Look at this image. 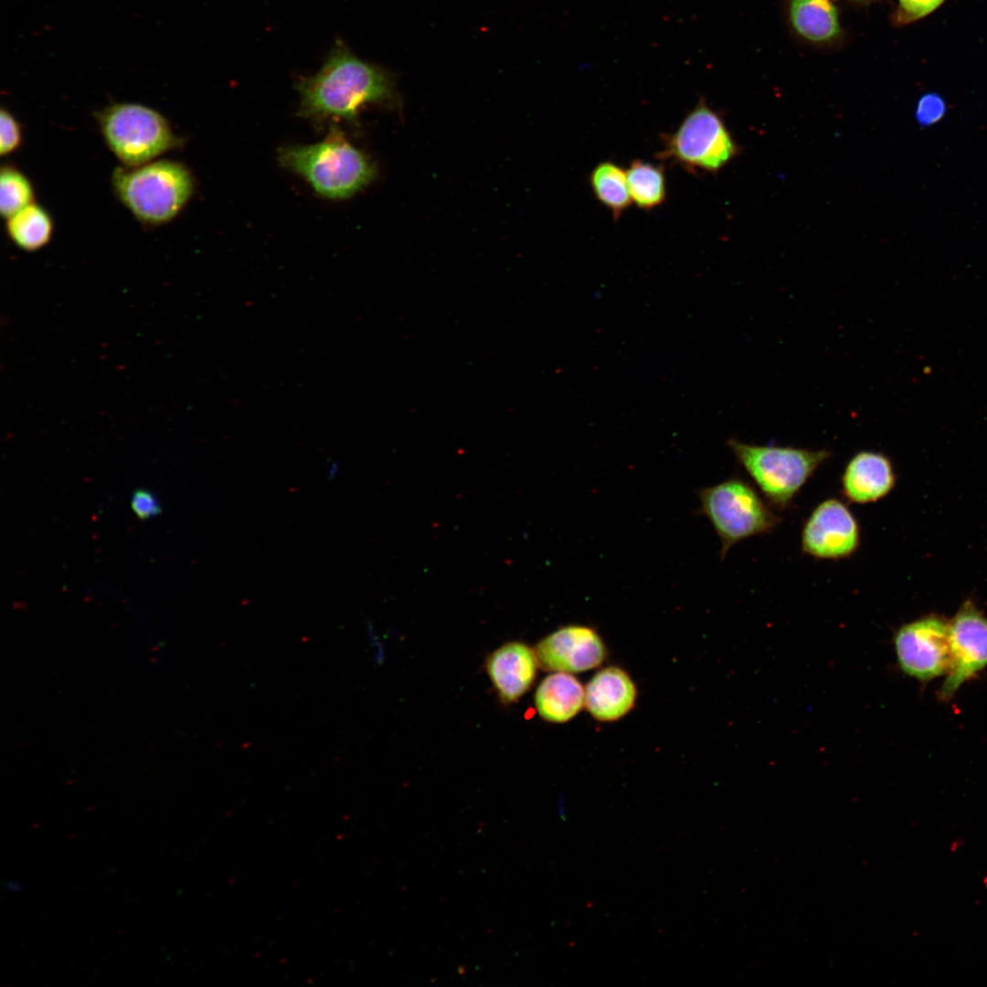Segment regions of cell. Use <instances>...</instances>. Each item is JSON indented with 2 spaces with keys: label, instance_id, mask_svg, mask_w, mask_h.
<instances>
[{
  "label": "cell",
  "instance_id": "e0dca14e",
  "mask_svg": "<svg viewBox=\"0 0 987 987\" xmlns=\"http://www.w3.org/2000/svg\"><path fill=\"white\" fill-rule=\"evenodd\" d=\"M594 196L619 219L631 205L626 170L610 161L599 163L589 175Z\"/></svg>",
  "mask_w": 987,
  "mask_h": 987
},
{
  "label": "cell",
  "instance_id": "52a82bcc",
  "mask_svg": "<svg viewBox=\"0 0 987 987\" xmlns=\"http://www.w3.org/2000/svg\"><path fill=\"white\" fill-rule=\"evenodd\" d=\"M663 142V149L657 157L689 171L717 173L738 153L723 120L703 99Z\"/></svg>",
  "mask_w": 987,
  "mask_h": 987
},
{
  "label": "cell",
  "instance_id": "cb8c5ba5",
  "mask_svg": "<svg viewBox=\"0 0 987 987\" xmlns=\"http://www.w3.org/2000/svg\"><path fill=\"white\" fill-rule=\"evenodd\" d=\"M132 509L142 520L154 517L161 513L160 504L153 493L142 488L133 493Z\"/></svg>",
  "mask_w": 987,
  "mask_h": 987
},
{
  "label": "cell",
  "instance_id": "5b68a950",
  "mask_svg": "<svg viewBox=\"0 0 987 987\" xmlns=\"http://www.w3.org/2000/svg\"><path fill=\"white\" fill-rule=\"evenodd\" d=\"M697 512L706 517L721 541L720 557L748 537L769 534L780 523L756 489L734 476L719 483L699 489Z\"/></svg>",
  "mask_w": 987,
  "mask_h": 987
},
{
  "label": "cell",
  "instance_id": "ba28073f",
  "mask_svg": "<svg viewBox=\"0 0 987 987\" xmlns=\"http://www.w3.org/2000/svg\"><path fill=\"white\" fill-rule=\"evenodd\" d=\"M894 646L899 668L907 675L927 682L948 674L952 665L950 621L930 614L902 625Z\"/></svg>",
  "mask_w": 987,
  "mask_h": 987
},
{
  "label": "cell",
  "instance_id": "277c9868",
  "mask_svg": "<svg viewBox=\"0 0 987 987\" xmlns=\"http://www.w3.org/2000/svg\"><path fill=\"white\" fill-rule=\"evenodd\" d=\"M738 462L769 503L788 507L817 469L832 456L827 449L811 450L727 441Z\"/></svg>",
  "mask_w": 987,
  "mask_h": 987
},
{
  "label": "cell",
  "instance_id": "ac0fdd59",
  "mask_svg": "<svg viewBox=\"0 0 987 987\" xmlns=\"http://www.w3.org/2000/svg\"><path fill=\"white\" fill-rule=\"evenodd\" d=\"M53 220L41 206L33 203L6 219V231L20 249L34 251L51 239Z\"/></svg>",
  "mask_w": 987,
  "mask_h": 987
},
{
  "label": "cell",
  "instance_id": "7402d4cb",
  "mask_svg": "<svg viewBox=\"0 0 987 987\" xmlns=\"http://www.w3.org/2000/svg\"><path fill=\"white\" fill-rule=\"evenodd\" d=\"M22 143L20 123L6 109L0 111V154L7 155L17 150Z\"/></svg>",
  "mask_w": 987,
  "mask_h": 987
},
{
  "label": "cell",
  "instance_id": "ffe728a7",
  "mask_svg": "<svg viewBox=\"0 0 987 987\" xmlns=\"http://www.w3.org/2000/svg\"><path fill=\"white\" fill-rule=\"evenodd\" d=\"M33 186L19 169L5 164L0 171V212L7 219L35 203Z\"/></svg>",
  "mask_w": 987,
  "mask_h": 987
},
{
  "label": "cell",
  "instance_id": "3957f363",
  "mask_svg": "<svg viewBox=\"0 0 987 987\" xmlns=\"http://www.w3.org/2000/svg\"><path fill=\"white\" fill-rule=\"evenodd\" d=\"M111 183L120 201L142 223L158 226L175 218L194 191L190 171L171 160L117 168Z\"/></svg>",
  "mask_w": 987,
  "mask_h": 987
},
{
  "label": "cell",
  "instance_id": "8992f818",
  "mask_svg": "<svg viewBox=\"0 0 987 987\" xmlns=\"http://www.w3.org/2000/svg\"><path fill=\"white\" fill-rule=\"evenodd\" d=\"M98 121L107 146L126 167L149 163L179 143L166 118L142 104H111Z\"/></svg>",
  "mask_w": 987,
  "mask_h": 987
},
{
  "label": "cell",
  "instance_id": "484cf974",
  "mask_svg": "<svg viewBox=\"0 0 987 987\" xmlns=\"http://www.w3.org/2000/svg\"><path fill=\"white\" fill-rule=\"evenodd\" d=\"M853 1L859 2V3H869L870 1H873V0H853Z\"/></svg>",
  "mask_w": 987,
  "mask_h": 987
},
{
  "label": "cell",
  "instance_id": "8fae6325",
  "mask_svg": "<svg viewBox=\"0 0 987 987\" xmlns=\"http://www.w3.org/2000/svg\"><path fill=\"white\" fill-rule=\"evenodd\" d=\"M546 671L580 673L601 664L605 645L598 632L583 625L562 627L542 639L535 649Z\"/></svg>",
  "mask_w": 987,
  "mask_h": 987
},
{
  "label": "cell",
  "instance_id": "6da1fadb",
  "mask_svg": "<svg viewBox=\"0 0 987 987\" xmlns=\"http://www.w3.org/2000/svg\"><path fill=\"white\" fill-rule=\"evenodd\" d=\"M296 89L301 97L299 115L316 124L328 119L356 124L365 106H389L398 98L393 74L356 57L340 38L319 71L301 77Z\"/></svg>",
  "mask_w": 987,
  "mask_h": 987
},
{
  "label": "cell",
  "instance_id": "d6986e66",
  "mask_svg": "<svg viewBox=\"0 0 987 987\" xmlns=\"http://www.w3.org/2000/svg\"><path fill=\"white\" fill-rule=\"evenodd\" d=\"M632 202L643 210L661 206L666 198V181L663 166L634 160L626 170Z\"/></svg>",
  "mask_w": 987,
  "mask_h": 987
},
{
  "label": "cell",
  "instance_id": "9a60e30c",
  "mask_svg": "<svg viewBox=\"0 0 987 987\" xmlns=\"http://www.w3.org/2000/svg\"><path fill=\"white\" fill-rule=\"evenodd\" d=\"M585 705V690L576 677L564 672H553L539 684L535 694V706L546 721L565 723Z\"/></svg>",
  "mask_w": 987,
  "mask_h": 987
},
{
  "label": "cell",
  "instance_id": "2e32d148",
  "mask_svg": "<svg viewBox=\"0 0 987 987\" xmlns=\"http://www.w3.org/2000/svg\"><path fill=\"white\" fill-rule=\"evenodd\" d=\"M791 28L807 42L830 44L841 36L838 11L831 0H790Z\"/></svg>",
  "mask_w": 987,
  "mask_h": 987
},
{
  "label": "cell",
  "instance_id": "d4e9b609",
  "mask_svg": "<svg viewBox=\"0 0 987 987\" xmlns=\"http://www.w3.org/2000/svg\"><path fill=\"white\" fill-rule=\"evenodd\" d=\"M341 467L338 462H333L326 469L325 476L328 481L334 480L340 473Z\"/></svg>",
  "mask_w": 987,
  "mask_h": 987
},
{
  "label": "cell",
  "instance_id": "7a4b0ae2",
  "mask_svg": "<svg viewBox=\"0 0 987 987\" xmlns=\"http://www.w3.org/2000/svg\"><path fill=\"white\" fill-rule=\"evenodd\" d=\"M279 161L282 167L304 178L320 196L331 199L352 196L377 175L372 161L335 125L320 143L281 148Z\"/></svg>",
  "mask_w": 987,
  "mask_h": 987
},
{
  "label": "cell",
  "instance_id": "30bf717a",
  "mask_svg": "<svg viewBox=\"0 0 987 987\" xmlns=\"http://www.w3.org/2000/svg\"><path fill=\"white\" fill-rule=\"evenodd\" d=\"M801 544L804 554L818 559L847 558L859 547L860 527L844 502L828 498L804 522Z\"/></svg>",
  "mask_w": 987,
  "mask_h": 987
},
{
  "label": "cell",
  "instance_id": "603a6c76",
  "mask_svg": "<svg viewBox=\"0 0 987 987\" xmlns=\"http://www.w3.org/2000/svg\"><path fill=\"white\" fill-rule=\"evenodd\" d=\"M945 112L943 99L936 93H928L918 101L915 116L919 124L928 126L939 122Z\"/></svg>",
  "mask_w": 987,
  "mask_h": 987
},
{
  "label": "cell",
  "instance_id": "4fadbf2b",
  "mask_svg": "<svg viewBox=\"0 0 987 987\" xmlns=\"http://www.w3.org/2000/svg\"><path fill=\"white\" fill-rule=\"evenodd\" d=\"M896 484L890 459L884 453L862 451L847 462L841 477V492L850 503L865 504L886 496Z\"/></svg>",
  "mask_w": 987,
  "mask_h": 987
},
{
  "label": "cell",
  "instance_id": "7c38bea8",
  "mask_svg": "<svg viewBox=\"0 0 987 987\" xmlns=\"http://www.w3.org/2000/svg\"><path fill=\"white\" fill-rule=\"evenodd\" d=\"M538 665L535 650L519 642L500 646L485 663L489 678L504 703L516 702L529 690Z\"/></svg>",
  "mask_w": 987,
  "mask_h": 987
},
{
  "label": "cell",
  "instance_id": "9c48e42d",
  "mask_svg": "<svg viewBox=\"0 0 987 987\" xmlns=\"http://www.w3.org/2000/svg\"><path fill=\"white\" fill-rule=\"evenodd\" d=\"M952 665L939 691L941 701L987 666V617L967 600L950 621Z\"/></svg>",
  "mask_w": 987,
  "mask_h": 987
},
{
  "label": "cell",
  "instance_id": "44dd1931",
  "mask_svg": "<svg viewBox=\"0 0 987 987\" xmlns=\"http://www.w3.org/2000/svg\"><path fill=\"white\" fill-rule=\"evenodd\" d=\"M944 0H898V5L892 15V22L897 26H904L920 19L936 8Z\"/></svg>",
  "mask_w": 987,
  "mask_h": 987
},
{
  "label": "cell",
  "instance_id": "5bb4252c",
  "mask_svg": "<svg viewBox=\"0 0 987 987\" xmlns=\"http://www.w3.org/2000/svg\"><path fill=\"white\" fill-rule=\"evenodd\" d=\"M636 687L619 667H606L591 678L585 688V706L600 721H614L634 706Z\"/></svg>",
  "mask_w": 987,
  "mask_h": 987
}]
</instances>
